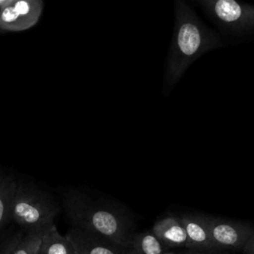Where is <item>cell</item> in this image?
Listing matches in <instances>:
<instances>
[{
	"label": "cell",
	"instance_id": "5b68a950",
	"mask_svg": "<svg viewBox=\"0 0 254 254\" xmlns=\"http://www.w3.org/2000/svg\"><path fill=\"white\" fill-rule=\"evenodd\" d=\"M205 222L213 243L220 249L241 250L254 231L249 222L205 215Z\"/></svg>",
	"mask_w": 254,
	"mask_h": 254
},
{
	"label": "cell",
	"instance_id": "7c38bea8",
	"mask_svg": "<svg viewBox=\"0 0 254 254\" xmlns=\"http://www.w3.org/2000/svg\"><path fill=\"white\" fill-rule=\"evenodd\" d=\"M16 188V181L0 173V229L11 219V204Z\"/></svg>",
	"mask_w": 254,
	"mask_h": 254
},
{
	"label": "cell",
	"instance_id": "4fadbf2b",
	"mask_svg": "<svg viewBox=\"0 0 254 254\" xmlns=\"http://www.w3.org/2000/svg\"><path fill=\"white\" fill-rule=\"evenodd\" d=\"M45 228L28 230L27 233L21 238L12 254H38Z\"/></svg>",
	"mask_w": 254,
	"mask_h": 254
},
{
	"label": "cell",
	"instance_id": "8992f818",
	"mask_svg": "<svg viewBox=\"0 0 254 254\" xmlns=\"http://www.w3.org/2000/svg\"><path fill=\"white\" fill-rule=\"evenodd\" d=\"M43 9L42 0H14L0 11V32H22L34 27Z\"/></svg>",
	"mask_w": 254,
	"mask_h": 254
},
{
	"label": "cell",
	"instance_id": "9c48e42d",
	"mask_svg": "<svg viewBox=\"0 0 254 254\" xmlns=\"http://www.w3.org/2000/svg\"><path fill=\"white\" fill-rule=\"evenodd\" d=\"M151 230L167 248L188 247L187 234L180 216H164L154 223Z\"/></svg>",
	"mask_w": 254,
	"mask_h": 254
},
{
	"label": "cell",
	"instance_id": "3957f363",
	"mask_svg": "<svg viewBox=\"0 0 254 254\" xmlns=\"http://www.w3.org/2000/svg\"><path fill=\"white\" fill-rule=\"evenodd\" d=\"M59 209V205L47 192L17 184L11 204V219L27 231L54 223Z\"/></svg>",
	"mask_w": 254,
	"mask_h": 254
},
{
	"label": "cell",
	"instance_id": "ba28073f",
	"mask_svg": "<svg viewBox=\"0 0 254 254\" xmlns=\"http://www.w3.org/2000/svg\"><path fill=\"white\" fill-rule=\"evenodd\" d=\"M180 219L188 238L187 249L207 253H216L221 251L213 243L210 237L205 222V214L185 213L180 216Z\"/></svg>",
	"mask_w": 254,
	"mask_h": 254
},
{
	"label": "cell",
	"instance_id": "5bb4252c",
	"mask_svg": "<svg viewBox=\"0 0 254 254\" xmlns=\"http://www.w3.org/2000/svg\"><path fill=\"white\" fill-rule=\"evenodd\" d=\"M22 237H23L22 235H17V236H15L14 238H12V239L8 242V244L5 246V248L2 250V252H1L0 254H12L13 251H14V249L16 248L17 244L19 243V241L21 240Z\"/></svg>",
	"mask_w": 254,
	"mask_h": 254
},
{
	"label": "cell",
	"instance_id": "e0dca14e",
	"mask_svg": "<svg viewBox=\"0 0 254 254\" xmlns=\"http://www.w3.org/2000/svg\"><path fill=\"white\" fill-rule=\"evenodd\" d=\"M164 254H177V253H174V252H172V251H169V250H168V251H166Z\"/></svg>",
	"mask_w": 254,
	"mask_h": 254
},
{
	"label": "cell",
	"instance_id": "8fae6325",
	"mask_svg": "<svg viewBox=\"0 0 254 254\" xmlns=\"http://www.w3.org/2000/svg\"><path fill=\"white\" fill-rule=\"evenodd\" d=\"M166 251H168V248L152 230L136 232L130 245L131 254H164Z\"/></svg>",
	"mask_w": 254,
	"mask_h": 254
},
{
	"label": "cell",
	"instance_id": "7a4b0ae2",
	"mask_svg": "<svg viewBox=\"0 0 254 254\" xmlns=\"http://www.w3.org/2000/svg\"><path fill=\"white\" fill-rule=\"evenodd\" d=\"M64 204L72 226L101 235L121 246L130 248L136 233L132 215L113 203L94 200L77 191L64 195Z\"/></svg>",
	"mask_w": 254,
	"mask_h": 254
},
{
	"label": "cell",
	"instance_id": "277c9868",
	"mask_svg": "<svg viewBox=\"0 0 254 254\" xmlns=\"http://www.w3.org/2000/svg\"><path fill=\"white\" fill-rule=\"evenodd\" d=\"M208 20L224 35L244 39L254 35V6L235 0H196Z\"/></svg>",
	"mask_w": 254,
	"mask_h": 254
},
{
	"label": "cell",
	"instance_id": "6da1fadb",
	"mask_svg": "<svg viewBox=\"0 0 254 254\" xmlns=\"http://www.w3.org/2000/svg\"><path fill=\"white\" fill-rule=\"evenodd\" d=\"M221 47L220 36L208 28L185 1L176 0L174 30L165 67V87L172 88L195 60Z\"/></svg>",
	"mask_w": 254,
	"mask_h": 254
},
{
	"label": "cell",
	"instance_id": "2e32d148",
	"mask_svg": "<svg viewBox=\"0 0 254 254\" xmlns=\"http://www.w3.org/2000/svg\"><path fill=\"white\" fill-rule=\"evenodd\" d=\"M182 254H211V253H207V252H202V251H195V250H190V249H187L185 251H183Z\"/></svg>",
	"mask_w": 254,
	"mask_h": 254
},
{
	"label": "cell",
	"instance_id": "9a60e30c",
	"mask_svg": "<svg viewBox=\"0 0 254 254\" xmlns=\"http://www.w3.org/2000/svg\"><path fill=\"white\" fill-rule=\"evenodd\" d=\"M241 250L243 251L244 254H254V231Z\"/></svg>",
	"mask_w": 254,
	"mask_h": 254
},
{
	"label": "cell",
	"instance_id": "52a82bcc",
	"mask_svg": "<svg viewBox=\"0 0 254 254\" xmlns=\"http://www.w3.org/2000/svg\"><path fill=\"white\" fill-rule=\"evenodd\" d=\"M65 236L71 242L76 254H131L130 248L74 226L66 232Z\"/></svg>",
	"mask_w": 254,
	"mask_h": 254
},
{
	"label": "cell",
	"instance_id": "30bf717a",
	"mask_svg": "<svg viewBox=\"0 0 254 254\" xmlns=\"http://www.w3.org/2000/svg\"><path fill=\"white\" fill-rule=\"evenodd\" d=\"M38 254H76L65 235H62L55 223L47 226L43 232Z\"/></svg>",
	"mask_w": 254,
	"mask_h": 254
}]
</instances>
